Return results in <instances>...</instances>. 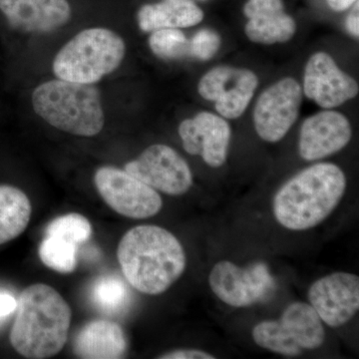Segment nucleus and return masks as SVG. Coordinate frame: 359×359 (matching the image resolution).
<instances>
[{"label":"nucleus","mask_w":359,"mask_h":359,"mask_svg":"<svg viewBox=\"0 0 359 359\" xmlns=\"http://www.w3.org/2000/svg\"><path fill=\"white\" fill-rule=\"evenodd\" d=\"M123 275L142 294H163L181 278L187 266L185 250L166 229L135 226L123 236L117 250Z\"/></svg>","instance_id":"f257e3e1"},{"label":"nucleus","mask_w":359,"mask_h":359,"mask_svg":"<svg viewBox=\"0 0 359 359\" xmlns=\"http://www.w3.org/2000/svg\"><path fill=\"white\" fill-rule=\"evenodd\" d=\"M72 311L50 285L35 283L22 290L11 332L13 348L26 358H49L67 341Z\"/></svg>","instance_id":"f03ea898"},{"label":"nucleus","mask_w":359,"mask_h":359,"mask_svg":"<svg viewBox=\"0 0 359 359\" xmlns=\"http://www.w3.org/2000/svg\"><path fill=\"white\" fill-rule=\"evenodd\" d=\"M346 190V177L339 166L318 163L280 187L273 197V216L287 230H309L332 215Z\"/></svg>","instance_id":"7ed1b4c3"},{"label":"nucleus","mask_w":359,"mask_h":359,"mask_svg":"<svg viewBox=\"0 0 359 359\" xmlns=\"http://www.w3.org/2000/svg\"><path fill=\"white\" fill-rule=\"evenodd\" d=\"M32 103L35 114L65 133L94 137L105 125L100 91L94 84L49 80L35 87Z\"/></svg>","instance_id":"20e7f679"},{"label":"nucleus","mask_w":359,"mask_h":359,"mask_svg":"<svg viewBox=\"0 0 359 359\" xmlns=\"http://www.w3.org/2000/svg\"><path fill=\"white\" fill-rule=\"evenodd\" d=\"M126 55L124 39L109 28L91 27L66 42L52 62L58 79L96 84L114 72Z\"/></svg>","instance_id":"39448f33"},{"label":"nucleus","mask_w":359,"mask_h":359,"mask_svg":"<svg viewBox=\"0 0 359 359\" xmlns=\"http://www.w3.org/2000/svg\"><path fill=\"white\" fill-rule=\"evenodd\" d=\"M257 346L285 356H297L302 351L318 348L325 342V330L311 304H290L278 320H264L252 328Z\"/></svg>","instance_id":"423d86ee"},{"label":"nucleus","mask_w":359,"mask_h":359,"mask_svg":"<svg viewBox=\"0 0 359 359\" xmlns=\"http://www.w3.org/2000/svg\"><path fill=\"white\" fill-rule=\"evenodd\" d=\"M94 183L106 204L126 218H151L162 209L159 194L125 170L100 167L94 175Z\"/></svg>","instance_id":"0eeeda50"},{"label":"nucleus","mask_w":359,"mask_h":359,"mask_svg":"<svg viewBox=\"0 0 359 359\" xmlns=\"http://www.w3.org/2000/svg\"><path fill=\"white\" fill-rule=\"evenodd\" d=\"M209 285L219 301L233 308H247L273 292L275 278L262 262L243 268L230 261H221L212 266Z\"/></svg>","instance_id":"6e6552de"},{"label":"nucleus","mask_w":359,"mask_h":359,"mask_svg":"<svg viewBox=\"0 0 359 359\" xmlns=\"http://www.w3.org/2000/svg\"><path fill=\"white\" fill-rule=\"evenodd\" d=\"M125 171L154 190L170 196L184 195L193 185L188 163L170 146L155 144L137 159L125 165Z\"/></svg>","instance_id":"1a4fd4ad"},{"label":"nucleus","mask_w":359,"mask_h":359,"mask_svg":"<svg viewBox=\"0 0 359 359\" xmlns=\"http://www.w3.org/2000/svg\"><path fill=\"white\" fill-rule=\"evenodd\" d=\"M302 88L292 77L271 85L257 99L254 124L259 138L269 143L283 140L299 117Z\"/></svg>","instance_id":"9d476101"},{"label":"nucleus","mask_w":359,"mask_h":359,"mask_svg":"<svg viewBox=\"0 0 359 359\" xmlns=\"http://www.w3.org/2000/svg\"><path fill=\"white\" fill-rule=\"evenodd\" d=\"M257 86L259 78L252 70L222 65L203 75L198 92L205 100L215 102L222 117L237 119L247 110Z\"/></svg>","instance_id":"9b49d317"},{"label":"nucleus","mask_w":359,"mask_h":359,"mask_svg":"<svg viewBox=\"0 0 359 359\" xmlns=\"http://www.w3.org/2000/svg\"><path fill=\"white\" fill-rule=\"evenodd\" d=\"M309 301L321 321L339 327L353 320L359 309V278L349 273H330L309 287Z\"/></svg>","instance_id":"f8f14e48"},{"label":"nucleus","mask_w":359,"mask_h":359,"mask_svg":"<svg viewBox=\"0 0 359 359\" xmlns=\"http://www.w3.org/2000/svg\"><path fill=\"white\" fill-rule=\"evenodd\" d=\"M302 92L320 107L332 109L358 96L359 87L353 77L339 69L330 54L320 51L306 63Z\"/></svg>","instance_id":"ddd939ff"},{"label":"nucleus","mask_w":359,"mask_h":359,"mask_svg":"<svg viewBox=\"0 0 359 359\" xmlns=\"http://www.w3.org/2000/svg\"><path fill=\"white\" fill-rule=\"evenodd\" d=\"M184 150L188 154L199 155L208 166H223L228 158L231 127L222 116L200 112L185 119L179 126Z\"/></svg>","instance_id":"4468645a"},{"label":"nucleus","mask_w":359,"mask_h":359,"mask_svg":"<svg viewBox=\"0 0 359 359\" xmlns=\"http://www.w3.org/2000/svg\"><path fill=\"white\" fill-rule=\"evenodd\" d=\"M351 136L353 129L346 116L335 111H321L302 123L299 156L309 162L323 159L346 147Z\"/></svg>","instance_id":"2eb2a0df"},{"label":"nucleus","mask_w":359,"mask_h":359,"mask_svg":"<svg viewBox=\"0 0 359 359\" xmlns=\"http://www.w3.org/2000/svg\"><path fill=\"white\" fill-rule=\"evenodd\" d=\"M0 11L14 29L36 34L55 32L72 16L68 0H0Z\"/></svg>","instance_id":"dca6fc26"},{"label":"nucleus","mask_w":359,"mask_h":359,"mask_svg":"<svg viewBox=\"0 0 359 359\" xmlns=\"http://www.w3.org/2000/svg\"><path fill=\"white\" fill-rule=\"evenodd\" d=\"M244 14L248 18L245 35L254 43H285L297 32V23L285 13L283 0H248Z\"/></svg>","instance_id":"f3484780"},{"label":"nucleus","mask_w":359,"mask_h":359,"mask_svg":"<svg viewBox=\"0 0 359 359\" xmlns=\"http://www.w3.org/2000/svg\"><path fill=\"white\" fill-rule=\"evenodd\" d=\"M127 349L128 342L123 328L118 323L104 320L85 325L73 344L74 353L85 359L122 358Z\"/></svg>","instance_id":"a211bd4d"},{"label":"nucleus","mask_w":359,"mask_h":359,"mask_svg":"<svg viewBox=\"0 0 359 359\" xmlns=\"http://www.w3.org/2000/svg\"><path fill=\"white\" fill-rule=\"evenodd\" d=\"M204 11L192 0H161L142 6L137 13V22L143 32L166 28L192 27L204 20Z\"/></svg>","instance_id":"6ab92c4d"},{"label":"nucleus","mask_w":359,"mask_h":359,"mask_svg":"<svg viewBox=\"0 0 359 359\" xmlns=\"http://www.w3.org/2000/svg\"><path fill=\"white\" fill-rule=\"evenodd\" d=\"M29 198L16 187L0 185V245L20 237L32 218Z\"/></svg>","instance_id":"aec40b11"},{"label":"nucleus","mask_w":359,"mask_h":359,"mask_svg":"<svg viewBox=\"0 0 359 359\" xmlns=\"http://www.w3.org/2000/svg\"><path fill=\"white\" fill-rule=\"evenodd\" d=\"M39 254L45 266L58 273H72L76 266V245L63 238L46 236Z\"/></svg>","instance_id":"412c9836"},{"label":"nucleus","mask_w":359,"mask_h":359,"mask_svg":"<svg viewBox=\"0 0 359 359\" xmlns=\"http://www.w3.org/2000/svg\"><path fill=\"white\" fill-rule=\"evenodd\" d=\"M92 299L104 313H120L128 302V290L117 276H103L94 285Z\"/></svg>","instance_id":"4be33fe9"},{"label":"nucleus","mask_w":359,"mask_h":359,"mask_svg":"<svg viewBox=\"0 0 359 359\" xmlns=\"http://www.w3.org/2000/svg\"><path fill=\"white\" fill-rule=\"evenodd\" d=\"M151 51L157 57L173 60L190 56L189 39L177 28H166L153 32L148 40Z\"/></svg>","instance_id":"5701e85b"},{"label":"nucleus","mask_w":359,"mask_h":359,"mask_svg":"<svg viewBox=\"0 0 359 359\" xmlns=\"http://www.w3.org/2000/svg\"><path fill=\"white\" fill-rule=\"evenodd\" d=\"M91 235L92 226L89 219L77 212L58 217L46 229V236L63 238L75 245L87 242Z\"/></svg>","instance_id":"b1692460"},{"label":"nucleus","mask_w":359,"mask_h":359,"mask_svg":"<svg viewBox=\"0 0 359 359\" xmlns=\"http://www.w3.org/2000/svg\"><path fill=\"white\" fill-rule=\"evenodd\" d=\"M221 36L210 28H204L189 39L190 56L201 61H208L216 55L221 47Z\"/></svg>","instance_id":"393cba45"},{"label":"nucleus","mask_w":359,"mask_h":359,"mask_svg":"<svg viewBox=\"0 0 359 359\" xmlns=\"http://www.w3.org/2000/svg\"><path fill=\"white\" fill-rule=\"evenodd\" d=\"M160 359H214L212 354L199 349H177L159 356Z\"/></svg>","instance_id":"a878e982"},{"label":"nucleus","mask_w":359,"mask_h":359,"mask_svg":"<svg viewBox=\"0 0 359 359\" xmlns=\"http://www.w3.org/2000/svg\"><path fill=\"white\" fill-rule=\"evenodd\" d=\"M346 29L353 36L358 39L359 36V8L358 1L355 2V6L351 13L348 14L346 20Z\"/></svg>","instance_id":"bb28decb"},{"label":"nucleus","mask_w":359,"mask_h":359,"mask_svg":"<svg viewBox=\"0 0 359 359\" xmlns=\"http://www.w3.org/2000/svg\"><path fill=\"white\" fill-rule=\"evenodd\" d=\"M18 302L13 295L0 294V318L8 316L16 309Z\"/></svg>","instance_id":"cd10ccee"},{"label":"nucleus","mask_w":359,"mask_h":359,"mask_svg":"<svg viewBox=\"0 0 359 359\" xmlns=\"http://www.w3.org/2000/svg\"><path fill=\"white\" fill-rule=\"evenodd\" d=\"M358 0H327L328 6L335 13H342L355 4Z\"/></svg>","instance_id":"c85d7f7f"},{"label":"nucleus","mask_w":359,"mask_h":359,"mask_svg":"<svg viewBox=\"0 0 359 359\" xmlns=\"http://www.w3.org/2000/svg\"><path fill=\"white\" fill-rule=\"evenodd\" d=\"M192 1H195V0H192ZM199 1H207V0H199Z\"/></svg>","instance_id":"c756f323"}]
</instances>
